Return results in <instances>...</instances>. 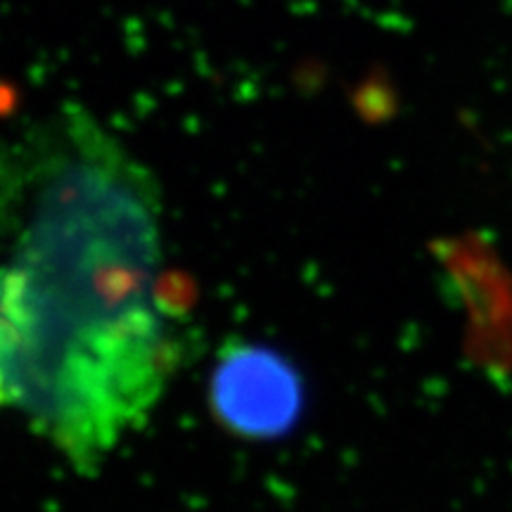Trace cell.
Returning <instances> with one entry per match:
<instances>
[{
  "mask_svg": "<svg viewBox=\"0 0 512 512\" xmlns=\"http://www.w3.org/2000/svg\"><path fill=\"white\" fill-rule=\"evenodd\" d=\"M209 403L216 420L235 437L283 439L304 415V377L273 347L230 342L211 370Z\"/></svg>",
  "mask_w": 512,
  "mask_h": 512,
  "instance_id": "2",
  "label": "cell"
},
{
  "mask_svg": "<svg viewBox=\"0 0 512 512\" xmlns=\"http://www.w3.org/2000/svg\"><path fill=\"white\" fill-rule=\"evenodd\" d=\"M0 238V408L95 475L181 363L162 299V188L67 102L0 140Z\"/></svg>",
  "mask_w": 512,
  "mask_h": 512,
  "instance_id": "1",
  "label": "cell"
}]
</instances>
